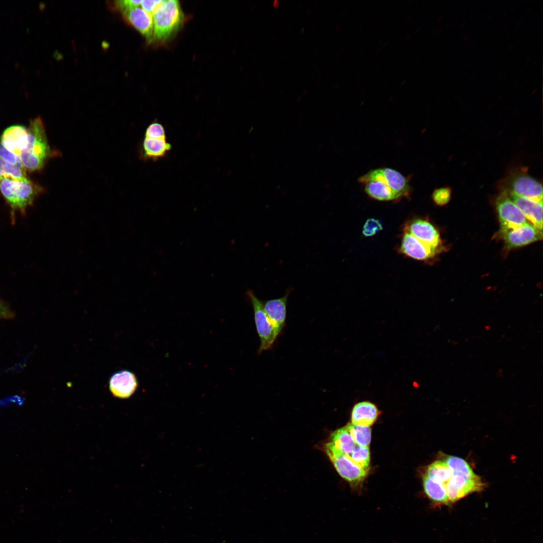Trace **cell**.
Here are the masks:
<instances>
[{"label": "cell", "mask_w": 543, "mask_h": 543, "mask_svg": "<svg viewBox=\"0 0 543 543\" xmlns=\"http://www.w3.org/2000/svg\"><path fill=\"white\" fill-rule=\"evenodd\" d=\"M28 130V143L20 156L21 162L26 170H40L53 153L41 118L38 117L31 120Z\"/></svg>", "instance_id": "1"}, {"label": "cell", "mask_w": 543, "mask_h": 543, "mask_svg": "<svg viewBox=\"0 0 543 543\" xmlns=\"http://www.w3.org/2000/svg\"><path fill=\"white\" fill-rule=\"evenodd\" d=\"M43 189L31 180L11 177L0 179V191L13 211L24 214Z\"/></svg>", "instance_id": "2"}, {"label": "cell", "mask_w": 543, "mask_h": 543, "mask_svg": "<svg viewBox=\"0 0 543 543\" xmlns=\"http://www.w3.org/2000/svg\"><path fill=\"white\" fill-rule=\"evenodd\" d=\"M153 38L157 42L167 40L180 27L184 16L178 1L166 0L152 14Z\"/></svg>", "instance_id": "3"}, {"label": "cell", "mask_w": 543, "mask_h": 543, "mask_svg": "<svg viewBox=\"0 0 543 543\" xmlns=\"http://www.w3.org/2000/svg\"><path fill=\"white\" fill-rule=\"evenodd\" d=\"M246 295L250 299L253 312L255 327L260 339L258 353L270 349L274 344L281 331L274 324L265 312L260 301L253 291L248 290Z\"/></svg>", "instance_id": "4"}, {"label": "cell", "mask_w": 543, "mask_h": 543, "mask_svg": "<svg viewBox=\"0 0 543 543\" xmlns=\"http://www.w3.org/2000/svg\"><path fill=\"white\" fill-rule=\"evenodd\" d=\"M324 449L341 477L353 485H357L364 480L368 471L354 463L348 455L340 451L330 442L325 445Z\"/></svg>", "instance_id": "5"}, {"label": "cell", "mask_w": 543, "mask_h": 543, "mask_svg": "<svg viewBox=\"0 0 543 543\" xmlns=\"http://www.w3.org/2000/svg\"><path fill=\"white\" fill-rule=\"evenodd\" d=\"M402 230L409 233L423 244L438 251L441 243L439 233L427 219L413 217L404 223Z\"/></svg>", "instance_id": "6"}, {"label": "cell", "mask_w": 543, "mask_h": 543, "mask_svg": "<svg viewBox=\"0 0 543 543\" xmlns=\"http://www.w3.org/2000/svg\"><path fill=\"white\" fill-rule=\"evenodd\" d=\"M496 206L501 233L528 223V220L505 191L498 198Z\"/></svg>", "instance_id": "7"}, {"label": "cell", "mask_w": 543, "mask_h": 543, "mask_svg": "<svg viewBox=\"0 0 543 543\" xmlns=\"http://www.w3.org/2000/svg\"><path fill=\"white\" fill-rule=\"evenodd\" d=\"M508 194L535 202H542V188L537 180L524 172L513 174L507 184Z\"/></svg>", "instance_id": "8"}, {"label": "cell", "mask_w": 543, "mask_h": 543, "mask_svg": "<svg viewBox=\"0 0 543 543\" xmlns=\"http://www.w3.org/2000/svg\"><path fill=\"white\" fill-rule=\"evenodd\" d=\"M358 181L364 184L367 194L376 200L392 201L399 199L384 180L380 168L370 170L360 176Z\"/></svg>", "instance_id": "9"}, {"label": "cell", "mask_w": 543, "mask_h": 543, "mask_svg": "<svg viewBox=\"0 0 543 543\" xmlns=\"http://www.w3.org/2000/svg\"><path fill=\"white\" fill-rule=\"evenodd\" d=\"M485 486L479 476L467 477L453 474L445 487L449 505L456 503L468 495L482 491Z\"/></svg>", "instance_id": "10"}, {"label": "cell", "mask_w": 543, "mask_h": 543, "mask_svg": "<svg viewBox=\"0 0 543 543\" xmlns=\"http://www.w3.org/2000/svg\"><path fill=\"white\" fill-rule=\"evenodd\" d=\"M398 249L399 253L405 256L422 261H427L438 253V251L423 244L412 235L403 230Z\"/></svg>", "instance_id": "11"}, {"label": "cell", "mask_w": 543, "mask_h": 543, "mask_svg": "<svg viewBox=\"0 0 543 543\" xmlns=\"http://www.w3.org/2000/svg\"><path fill=\"white\" fill-rule=\"evenodd\" d=\"M509 248L522 246L541 239L542 233L529 222L501 233Z\"/></svg>", "instance_id": "12"}, {"label": "cell", "mask_w": 543, "mask_h": 543, "mask_svg": "<svg viewBox=\"0 0 543 543\" xmlns=\"http://www.w3.org/2000/svg\"><path fill=\"white\" fill-rule=\"evenodd\" d=\"M28 130L22 125L11 126L4 130L0 143L9 151L20 157L28 143Z\"/></svg>", "instance_id": "13"}, {"label": "cell", "mask_w": 543, "mask_h": 543, "mask_svg": "<svg viewBox=\"0 0 543 543\" xmlns=\"http://www.w3.org/2000/svg\"><path fill=\"white\" fill-rule=\"evenodd\" d=\"M137 387L135 376L126 370L115 373L109 380V389L112 394L120 398H127L131 396Z\"/></svg>", "instance_id": "14"}, {"label": "cell", "mask_w": 543, "mask_h": 543, "mask_svg": "<svg viewBox=\"0 0 543 543\" xmlns=\"http://www.w3.org/2000/svg\"><path fill=\"white\" fill-rule=\"evenodd\" d=\"M123 14L126 20L139 32L148 42L153 40V21L151 14L139 7L129 10Z\"/></svg>", "instance_id": "15"}, {"label": "cell", "mask_w": 543, "mask_h": 543, "mask_svg": "<svg viewBox=\"0 0 543 543\" xmlns=\"http://www.w3.org/2000/svg\"><path fill=\"white\" fill-rule=\"evenodd\" d=\"M508 195L527 219L542 233V202H535L515 195Z\"/></svg>", "instance_id": "16"}, {"label": "cell", "mask_w": 543, "mask_h": 543, "mask_svg": "<svg viewBox=\"0 0 543 543\" xmlns=\"http://www.w3.org/2000/svg\"><path fill=\"white\" fill-rule=\"evenodd\" d=\"M291 289L287 291L282 297L262 302L263 309L274 324L282 331L285 325L287 304Z\"/></svg>", "instance_id": "17"}, {"label": "cell", "mask_w": 543, "mask_h": 543, "mask_svg": "<svg viewBox=\"0 0 543 543\" xmlns=\"http://www.w3.org/2000/svg\"><path fill=\"white\" fill-rule=\"evenodd\" d=\"M384 180L400 199L410 196L411 188L408 178L391 168H380Z\"/></svg>", "instance_id": "18"}, {"label": "cell", "mask_w": 543, "mask_h": 543, "mask_svg": "<svg viewBox=\"0 0 543 543\" xmlns=\"http://www.w3.org/2000/svg\"><path fill=\"white\" fill-rule=\"evenodd\" d=\"M378 413L377 407L373 403L368 401L359 402L352 409L351 423L370 427L376 421Z\"/></svg>", "instance_id": "19"}, {"label": "cell", "mask_w": 543, "mask_h": 543, "mask_svg": "<svg viewBox=\"0 0 543 543\" xmlns=\"http://www.w3.org/2000/svg\"><path fill=\"white\" fill-rule=\"evenodd\" d=\"M144 158L157 160L163 157L171 148V145L166 139L144 138L142 145Z\"/></svg>", "instance_id": "20"}, {"label": "cell", "mask_w": 543, "mask_h": 543, "mask_svg": "<svg viewBox=\"0 0 543 543\" xmlns=\"http://www.w3.org/2000/svg\"><path fill=\"white\" fill-rule=\"evenodd\" d=\"M424 492L427 497L434 503L449 505L445 486L425 475L423 478Z\"/></svg>", "instance_id": "21"}, {"label": "cell", "mask_w": 543, "mask_h": 543, "mask_svg": "<svg viewBox=\"0 0 543 543\" xmlns=\"http://www.w3.org/2000/svg\"><path fill=\"white\" fill-rule=\"evenodd\" d=\"M331 441L337 448L346 455H349L355 448L356 444L346 426L334 431L330 436Z\"/></svg>", "instance_id": "22"}, {"label": "cell", "mask_w": 543, "mask_h": 543, "mask_svg": "<svg viewBox=\"0 0 543 543\" xmlns=\"http://www.w3.org/2000/svg\"><path fill=\"white\" fill-rule=\"evenodd\" d=\"M425 475L445 486L452 476L453 473L445 462L438 460L428 467Z\"/></svg>", "instance_id": "23"}, {"label": "cell", "mask_w": 543, "mask_h": 543, "mask_svg": "<svg viewBox=\"0 0 543 543\" xmlns=\"http://www.w3.org/2000/svg\"><path fill=\"white\" fill-rule=\"evenodd\" d=\"M445 463L452 471L453 474L461 475L467 477H474L476 475L469 464L464 459L455 456H448Z\"/></svg>", "instance_id": "24"}, {"label": "cell", "mask_w": 543, "mask_h": 543, "mask_svg": "<svg viewBox=\"0 0 543 543\" xmlns=\"http://www.w3.org/2000/svg\"><path fill=\"white\" fill-rule=\"evenodd\" d=\"M346 427L356 445L369 446L371 440L370 427L355 425L352 423L348 424Z\"/></svg>", "instance_id": "25"}, {"label": "cell", "mask_w": 543, "mask_h": 543, "mask_svg": "<svg viewBox=\"0 0 543 543\" xmlns=\"http://www.w3.org/2000/svg\"><path fill=\"white\" fill-rule=\"evenodd\" d=\"M3 177L20 180L29 179L24 168L9 164L0 157V179Z\"/></svg>", "instance_id": "26"}, {"label": "cell", "mask_w": 543, "mask_h": 543, "mask_svg": "<svg viewBox=\"0 0 543 543\" xmlns=\"http://www.w3.org/2000/svg\"><path fill=\"white\" fill-rule=\"evenodd\" d=\"M348 456L356 464L363 469L368 470L370 462L369 446L356 445L354 450Z\"/></svg>", "instance_id": "27"}, {"label": "cell", "mask_w": 543, "mask_h": 543, "mask_svg": "<svg viewBox=\"0 0 543 543\" xmlns=\"http://www.w3.org/2000/svg\"><path fill=\"white\" fill-rule=\"evenodd\" d=\"M451 191L448 187L436 189L433 192L431 198L434 204L438 206L446 205L451 198Z\"/></svg>", "instance_id": "28"}, {"label": "cell", "mask_w": 543, "mask_h": 543, "mask_svg": "<svg viewBox=\"0 0 543 543\" xmlns=\"http://www.w3.org/2000/svg\"><path fill=\"white\" fill-rule=\"evenodd\" d=\"M145 137L153 139H166L164 126L160 123L154 122L147 127Z\"/></svg>", "instance_id": "29"}, {"label": "cell", "mask_w": 543, "mask_h": 543, "mask_svg": "<svg viewBox=\"0 0 543 543\" xmlns=\"http://www.w3.org/2000/svg\"><path fill=\"white\" fill-rule=\"evenodd\" d=\"M383 229L382 222L378 219L371 218L368 219L363 227L362 233L366 237H371Z\"/></svg>", "instance_id": "30"}, {"label": "cell", "mask_w": 543, "mask_h": 543, "mask_svg": "<svg viewBox=\"0 0 543 543\" xmlns=\"http://www.w3.org/2000/svg\"><path fill=\"white\" fill-rule=\"evenodd\" d=\"M0 157L9 164L23 168L20 157L5 148L1 143Z\"/></svg>", "instance_id": "31"}, {"label": "cell", "mask_w": 543, "mask_h": 543, "mask_svg": "<svg viewBox=\"0 0 543 543\" xmlns=\"http://www.w3.org/2000/svg\"><path fill=\"white\" fill-rule=\"evenodd\" d=\"M139 0H120L115 2L116 8L123 13L131 9L138 8L141 4Z\"/></svg>", "instance_id": "32"}, {"label": "cell", "mask_w": 543, "mask_h": 543, "mask_svg": "<svg viewBox=\"0 0 543 543\" xmlns=\"http://www.w3.org/2000/svg\"><path fill=\"white\" fill-rule=\"evenodd\" d=\"M162 1L163 0L141 1L140 6L143 10L152 15L154 12L160 5Z\"/></svg>", "instance_id": "33"}, {"label": "cell", "mask_w": 543, "mask_h": 543, "mask_svg": "<svg viewBox=\"0 0 543 543\" xmlns=\"http://www.w3.org/2000/svg\"><path fill=\"white\" fill-rule=\"evenodd\" d=\"M12 316V313L4 303L0 300V319Z\"/></svg>", "instance_id": "34"}, {"label": "cell", "mask_w": 543, "mask_h": 543, "mask_svg": "<svg viewBox=\"0 0 543 543\" xmlns=\"http://www.w3.org/2000/svg\"><path fill=\"white\" fill-rule=\"evenodd\" d=\"M279 4H280V2H279V1H277V0H275V1H274L273 2V6H274V7H278V6H279Z\"/></svg>", "instance_id": "35"}]
</instances>
